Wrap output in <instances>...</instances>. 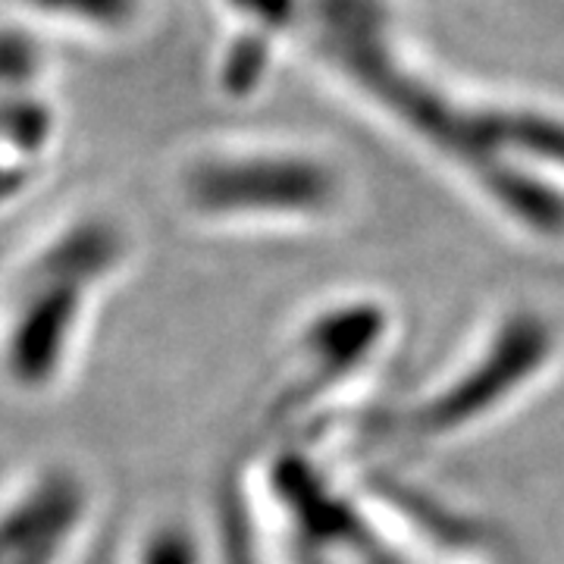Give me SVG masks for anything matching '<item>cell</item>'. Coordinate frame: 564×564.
<instances>
[{
  "instance_id": "5b68a950",
  "label": "cell",
  "mask_w": 564,
  "mask_h": 564,
  "mask_svg": "<svg viewBox=\"0 0 564 564\" xmlns=\"http://www.w3.org/2000/svg\"><path fill=\"white\" fill-rule=\"evenodd\" d=\"M549 329L536 317H514L496 339L492 351L464 380L443 392L417 414L421 433H445L458 423L484 414L486 408L521 386L549 355Z\"/></svg>"
},
{
  "instance_id": "5bb4252c",
  "label": "cell",
  "mask_w": 564,
  "mask_h": 564,
  "mask_svg": "<svg viewBox=\"0 0 564 564\" xmlns=\"http://www.w3.org/2000/svg\"><path fill=\"white\" fill-rule=\"evenodd\" d=\"M508 144H518L527 154H536L564 166V122L536 117V113H511Z\"/></svg>"
},
{
  "instance_id": "30bf717a",
  "label": "cell",
  "mask_w": 564,
  "mask_h": 564,
  "mask_svg": "<svg viewBox=\"0 0 564 564\" xmlns=\"http://www.w3.org/2000/svg\"><path fill=\"white\" fill-rule=\"evenodd\" d=\"M267 63H270V39L263 32H251V35L232 41L220 66L223 88L236 98L251 95L263 82Z\"/></svg>"
},
{
  "instance_id": "ba28073f",
  "label": "cell",
  "mask_w": 564,
  "mask_h": 564,
  "mask_svg": "<svg viewBox=\"0 0 564 564\" xmlns=\"http://www.w3.org/2000/svg\"><path fill=\"white\" fill-rule=\"evenodd\" d=\"M383 333V311L370 304H355L343 311H329L311 323L304 336V351L317 361L321 377H339L348 367L364 361V355L377 345Z\"/></svg>"
},
{
  "instance_id": "3957f363",
  "label": "cell",
  "mask_w": 564,
  "mask_h": 564,
  "mask_svg": "<svg viewBox=\"0 0 564 564\" xmlns=\"http://www.w3.org/2000/svg\"><path fill=\"white\" fill-rule=\"evenodd\" d=\"M185 198L204 217L314 214L336 198V176L295 154L210 158L188 170Z\"/></svg>"
},
{
  "instance_id": "9a60e30c",
  "label": "cell",
  "mask_w": 564,
  "mask_h": 564,
  "mask_svg": "<svg viewBox=\"0 0 564 564\" xmlns=\"http://www.w3.org/2000/svg\"><path fill=\"white\" fill-rule=\"evenodd\" d=\"M226 3L245 13L248 20L258 22L263 35L289 29L299 20V10H302V0H226Z\"/></svg>"
},
{
  "instance_id": "6da1fadb",
  "label": "cell",
  "mask_w": 564,
  "mask_h": 564,
  "mask_svg": "<svg viewBox=\"0 0 564 564\" xmlns=\"http://www.w3.org/2000/svg\"><path fill=\"white\" fill-rule=\"evenodd\" d=\"M122 258L126 236L104 217H82L41 245L22 270L0 329V367L10 383L22 392L57 383L91 292L117 273Z\"/></svg>"
},
{
  "instance_id": "9c48e42d",
  "label": "cell",
  "mask_w": 564,
  "mask_h": 564,
  "mask_svg": "<svg viewBox=\"0 0 564 564\" xmlns=\"http://www.w3.org/2000/svg\"><path fill=\"white\" fill-rule=\"evenodd\" d=\"M486 188L496 195V202L502 204L505 210H511L530 229H536L543 236H562L564 232V198L555 188L530 180L514 166H508L502 176L489 182Z\"/></svg>"
},
{
  "instance_id": "7a4b0ae2",
  "label": "cell",
  "mask_w": 564,
  "mask_h": 564,
  "mask_svg": "<svg viewBox=\"0 0 564 564\" xmlns=\"http://www.w3.org/2000/svg\"><path fill=\"white\" fill-rule=\"evenodd\" d=\"M317 44L351 79L373 91L411 129L470 163L484 185L511 163L499 158L508 144L511 113H470L448 104L426 82L404 73L386 47V10L380 0H314Z\"/></svg>"
},
{
  "instance_id": "7c38bea8",
  "label": "cell",
  "mask_w": 564,
  "mask_h": 564,
  "mask_svg": "<svg viewBox=\"0 0 564 564\" xmlns=\"http://www.w3.org/2000/svg\"><path fill=\"white\" fill-rule=\"evenodd\" d=\"M135 564H204V545L192 527L161 524L141 540Z\"/></svg>"
},
{
  "instance_id": "8fae6325",
  "label": "cell",
  "mask_w": 564,
  "mask_h": 564,
  "mask_svg": "<svg viewBox=\"0 0 564 564\" xmlns=\"http://www.w3.org/2000/svg\"><path fill=\"white\" fill-rule=\"evenodd\" d=\"M44 54L41 44L29 32L0 25V95L29 91V85L39 79Z\"/></svg>"
},
{
  "instance_id": "4fadbf2b",
  "label": "cell",
  "mask_w": 564,
  "mask_h": 564,
  "mask_svg": "<svg viewBox=\"0 0 564 564\" xmlns=\"http://www.w3.org/2000/svg\"><path fill=\"white\" fill-rule=\"evenodd\" d=\"M25 3L51 17H66L98 29H120L135 20L141 0H25Z\"/></svg>"
},
{
  "instance_id": "277c9868",
  "label": "cell",
  "mask_w": 564,
  "mask_h": 564,
  "mask_svg": "<svg viewBox=\"0 0 564 564\" xmlns=\"http://www.w3.org/2000/svg\"><path fill=\"white\" fill-rule=\"evenodd\" d=\"M88 508V486L73 467H44L0 508V564H63Z\"/></svg>"
},
{
  "instance_id": "8992f818",
  "label": "cell",
  "mask_w": 564,
  "mask_h": 564,
  "mask_svg": "<svg viewBox=\"0 0 564 564\" xmlns=\"http://www.w3.org/2000/svg\"><path fill=\"white\" fill-rule=\"evenodd\" d=\"M54 110L29 95H0V204H10L32 182V163L54 139Z\"/></svg>"
},
{
  "instance_id": "52a82bcc",
  "label": "cell",
  "mask_w": 564,
  "mask_h": 564,
  "mask_svg": "<svg viewBox=\"0 0 564 564\" xmlns=\"http://www.w3.org/2000/svg\"><path fill=\"white\" fill-rule=\"evenodd\" d=\"M273 486L282 505L292 511L295 524L314 543H351L361 540V527L355 521L351 508L336 502L323 484L307 470L299 458H282L273 470Z\"/></svg>"
}]
</instances>
